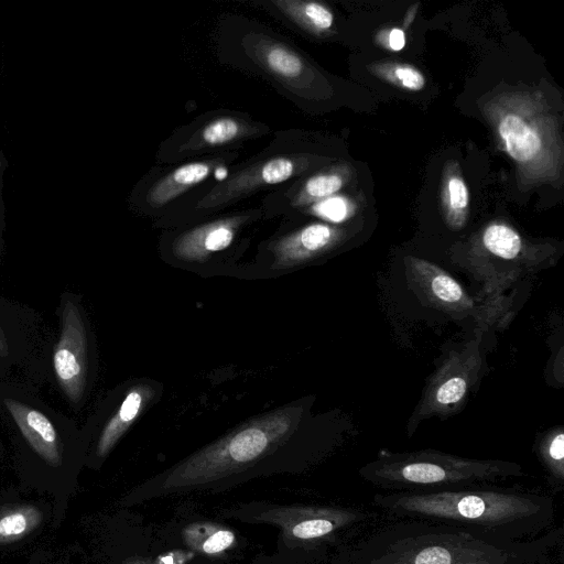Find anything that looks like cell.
I'll use <instances>...</instances> for the list:
<instances>
[{
    "label": "cell",
    "mask_w": 564,
    "mask_h": 564,
    "mask_svg": "<svg viewBox=\"0 0 564 564\" xmlns=\"http://www.w3.org/2000/svg\"><path fill=\"white\" fill-rule=\"evenodd\" d=\"M259 48L260 62L279 79L291 82L303 74V59L288 46L267 41L261 43Z\"/></svg>",
    "instance_id": "obj_16"
},
{
    "label": "cell",
    "mask_w": 564,
    "mask_h": 564,
    "mask_svg": "<svg viewBox=\"0 0 564 564\" xmlns=\"http://www.w3.org/2000/svg\"><path fill=\"white\" fill-rule=\"evenodd\" d=\"M2 451H3V446H2V442L0 440V456L2 455Z\"/></svg>",
    "instance_id": "obj_29"
},
{
    "label": "cell",
    "mask_w": 564,
    "mask_h": 564,
    "mask_svg": "<svg viewBox=\"0 0 564 564\" xmlns=\"http://www.w3.org/2000/svg\"><path fill=\"white\" fill-rule=\"evenodd\" d=\"M247 217L231 216L199 225L178 235L172 242V259L182 264H204L227 250Z\"/></svg>",
    "instance_id": "obj_10"
},
{
    "label": "cell",
    "mask_w": 564,
    "mask_h": 564,
    "mask_svg": "<svg viewBox=\"0 0 564 564\" xmlns=\"http://www.w3.org/2000/svg\"><path fill=\"white\" fill-rule=\"evenodd\" d=\"M53 336L36 311L0 294V379L46 381Z\"/></svg>",
    "instance_id": "obj_7"
},
{
    "label": "cell",
    "mask_w": 564,
    "mask_h": 564,
    "mask_svg": "<svg viewBox=\"0 0 564 564\" xmlns=\"http://www.w3.org/2000/svg\"><path fill=\"white\" fill-rule=\"evenodd\" d=\"M9 166V162L0 149V261L2 259L4 252V230H6V210L2 198V188H3V174L7 167Z\"/></svg>",
    "instance_id": "obj_27"
},
{
    "label": "cell",
    "mask_w": 564,
    "mask_h": 564,
    "mask_svg": "<svg viewBox=\"0 0 564 564\" xmlns=\"http://www.w3.org/2000/svg\"><path fill=\"white\" fill-rule=\"evenodd\" d=\"M467 390V382L463 377L455 376L441 384L435 393L438 405H449L459 402Z\"/></svg>",
    "instance_id": "obj_22"
},
{
    "label": "cell",
    "mask_w": 564,
    "mask_h": 564,
    "mask_svg": "<svg viewBox=\"0 0 564 564\" xmlns=\"http://www.w3.org/2000/svg\"><path fill=\"white\" fill-rule=\"evenodd\" d=\"M482 241L492 254L506 260L514 259L521 250L520 236L505 225L489 226L484 232Z\"/></svg>",
    "instance_id": "obj_20"
},
{
    "label": "cell",
    "mask_w": 564,
    "mask_h": 564,
    "mask_svg": "<svg viewBox=\"0 0 564 564\" xmlns=\"http://www.w3.org/2000/svg\"><path fill=\"white\" fill-rule=\"evenodd\" d=\"M235 541V534L229 530H217L203 543L200 549L207 554H217L228 549Z\"/></svg>",
    "instance_id": "obj_23"
},
{
    "label": "cell",
    "mask_w": 564,
    "mask_h": 564,
    "mask_svg": "<svg viewBox=\"0 0 564 564\" xmlns=\"http://www.w3.org/2000/svg\"><path fill=\"white\" fill-rule=\"evenodd\" d=\"M302 414L301 405L289 403L246 421L174 468L165 484H203L250 467L291 442Z\"/></svg>",
    "instance_id": "obj_4"
},
{
    "label": "cell",
    "mask_w": 564,
    "mask_h": 564,
    "mask_svg": "<svg viewBox=\"0 0 564 564\" xmlns=\"http://www.w3.org/2000/svg\"><path fill=\"white\" fill-rule=\"evenodd\" d=\"M360 477L386 492L496 485L524 475L519 464L464 458L434 451L387 454L359 469Z\"/></svg>",
    "instance_id": "obj_5"
},
{
    "label": "cell",
    "mask_w": 564,
    "mask_h": 564,
    "mask_svg": "<svg viewBox=\"0 0 564 564\" xmlns=\"http://www.w3.org/2000/svg\"><path fill=\"white\" fill-rule=\"evenodd\" d=\"M343 546L335 564H556L563 530L511 541L460 527L395 519Z\"/></svg>",
    "instance_id": "obj_1"
},
{
    "label": "cell",
    "mask_w": 564,
    "mask_h": 564,
    "mask_svg": "<svg viewBox=\"0 0 564 564\" xmlns=\"http://www.w3.org/2000/svg\"><path fill=\"white\" fill-rule=\"evenodd\" d=\"M447 192L449 204L454 209H464L468 205V191L460 177L453 176L448 180Z\"/></svg>",
    "instance_id": "obj_26"
},
{
    "label": "cell",
    "mask_w": 564,
    "mask_h": 564,
    "mask_svg": "<svg viewBox=\"0 0 564 564\" xmlns=\"http://www.w3.org/2000/svg\"><path fill=\"white\" fill-rule=\"evenodd\" d=\"M221 159H210L184 164L160 178L148 192V203L153 207H161L177 197L189 187L207 178Z\"/></svg>",
    "instance_id": "obj_12"
},
{
    "label": "cell",
    "mask_w": 564,
    "mask_h": 564,
    "mask_svg": "<svg viewBox=\"0 0 564 564\" xmlns=\"http://www.w3.org/2000/svg\"><path fill=\"white\" fill-rule=\"evenodd\" d=\"M395 79L409 90H420L425 85L424 76L410 66H399L393 70Z\"/></svg>",
    "instance_id": "obj_25"
},
{
    "label": "cell",
    "mask_w": 564,
    "mask_h": 564,
    "mask_svg": "<svg viewBox=\"0 0 564 564\" xmlns=\"http://www.w3.org/2000/svg\"><path fill=\"white\" fill-rule=\"evenodd\" d=\"M498 130L507 152L520 163L533 160L542 148L538 130L518 113L505 115Z\"/></svg>",
    "instance_id": "obj_13"
},
{
    "label": "cell",
    "mask_w": 564,
    "mask_h": 564,
    "mask_svg": "<svg viewBox=\"0 0 564 564\" xmlns=\"http://www.w3.org/2000/svg\"><path fill=\"white\" fill-rule=\"evenodd\" d=\"M288 17L295 19L296 22L305 26L318 30L329 29L333 24L332 12L317 2L301 1H278L274 2Z\"/></svg>",
    "instance_id": "obj_18"
},
{
    "label": "cell",
    "mask_w": 564,
    "mask_h": 564,
    "mask_svg": "<svg viewBox=\"0 0 564 564\" xmlns=\"http://www.w3.org/2000/svg\"><path fill=\"white\" fill-rule=\"evenodd\" d=\"M315 210L322 217L332 221H340L346 217L347 207L339 197L328 198L316 205Z\"/></svg>",
    "instance_id": "obj_24"
},
{
    "label": "cell",
    "mask_w": 564,
    "mask_h": 564,
    "mask_svg": "<svg viewBox=\"0 0 564 564\" xmlns=\"http://www.w3.org/2000/svg\"><path fill=\"white\" fill-rule=\"evenodd\" d=\"M336 232L325 224H311L274 240L269 246L271 271L295 268L321 252L335 240Z\"/></svg>",
    "instance_id": "obj_11"
},
{
    "label": "cell",
    "mask_w": 564,
    "mask_h": 564,
    "mask_svg": "<svg viewBox=\"0 0 564 564\" xmlns=\"http://www.w3.org/2000/svg\"><path fill=\"white\" fill-rule=\"evenodd\" d=\"M304 159L301 155L285 154L258 161L213 187L198 202L197 208L214 209L263 186L283 183L303 170Z\"/></svg>",
    "instance_id": "obj_9"
},
{
    "label": "cell",
    "mask_w": 564,
    "mask_h": 564,
    "mask_svg": "<svg viewBox=\"0 0 564 564\" xmlns=\"http://www.w3.org/2000/svg\"><path fill=\"white\" fill-rule=\"evenodd\" d=\"M156 392L154 383L145 380L123 383L109 391L80 429L84 449L90 447L95 459H104L154 401Z\"/></svg>",
    "instance_id": "obj_8"
},
{
    "label": "cell",
    "mask_w": 564,
    "mask_h": 564,
    "mask_svg": "<svg viewBox=\"0 0 564 564\" xmlns=\"http://www.w3.org/2000/svg\"><path fill=\"white\" fill-rule=\"evenodd\" d=\"M417 268L426 278V284L437 300L452 304L466 303L464 290L451 275L425 261H421Z\"/></svg>",
    "instance_id": "obj_17"
},
{
    "label": "cell",
    "mask_w": 564,
    "mask_h": 564,
    "mask_svg": "<svg viewBox=\"0 0 564 564\" xmlns=\"http://www.w3.org/2000/svg\"><path fill=\"white\" fill-rule=\"evenodd\" d=\"M252 126L236 117H219L205 124L185 145L188 150H204L240 140L252 133Z\"/></svg>",
    "instance_id": "obj_14"
},
{
    "label": "cell",
    "mask_w": 564,
    "mask_h": 564,
    "mask_svg": "<svg viewBox=\"0 0 564 564\" xmlns=\"http://www.w3.org/2000/svg\"><path fill=\"white\" fill-rule=\"evenodd\" d=\"M343 186V180L335 173H323L310 177L297 192L290 197L289 205L302 206L310 202L327 197Z\"/></svg>",
    "instance_id": "obj_19"
},
{
    "label": "cell",
    "mask_w": 564,
    "mask_h": 564,
    "mask_svg": "<svg viewBox=\"0 0 564 564\" xmlns=\"http://www.w3.org/2000/svg\"><path fill=\"white\" fill-rule=\"evenodd\" d=\"M547 481L553 494L562 492L564 487V434L556 433L542 449Z\"/></svg>",
    "instance_id": "obj_21"
},
{
    "label": "cell",
    "mask_w": 564,
    "mask_h": 564,
    "mask_svg": "<svg viewBox=\"0 0 564 564\" xmlns=\"http://www.w3.org/2000/svg\"><path fill=\"white\" fill-rule=\"evenodd\" d=\"M405 36L400 29H392L389 34V45L393 51H400L404 47Z\"/></svg>",
    "instance_id": "obj_28"
},
{
    "label": "cell",
    "mask_w": 564,
    "mask_h": 564,
    "mask_svg": "<svg viewBox=\"0 0 564 564\" xmlns=\"http://www.w3.org/2000/svg\"><path fill=\"white\" fill-rule=\"evenodd\" d=\"M373 505L394 519L444 523L511 541L545 533L556 511L551 495L497 485L378 492Z\"/></svg>",
    "instance_id": "obj_2"
},
{
    "label": "cell",
    "mask_w": 564,
    "mask_h": 564,
    "mask_svg": "<svg viewBox=\"0 0 564 564\" xmlns=\"http://www.w3.org/2000/svg\"><path fill=\"white\" fill-rule=\"evenodd\" d=\"M43 520L42 511L33 505H14L0 509V544L23 539Z\"/></svg>",
    "instance_id": "obj_15"
},
{
    "label": "cell",
    "mask_w": 564,
    "mask_h": 564,
    "mask_svg": "<svg viewBox=\"0 0 564 564\" xmlns=\"http://www.w3.org/2000/svg\"><path fill=\"white\" fill-rule=\"evenodd\" d=\"M55 314L58 329L47 352V380L69 409L78 413L89 400L97 379L96 337L79 294L61 293Z\"/></svg>",
    "instance_id": "obj_6"
},
{
    "label": "cell",
    "mask_w": 564,
    "mask_h": 564,
    "mask_svg": "<svg viewBox=\"0 0 564 564\" xmlns=\"http://www.w3.org/2000/svg\"><path fill=\"white\" fill-rule=\"evenodd\" d=\"M0 423L23 462L61 469L75 463L84 451L76 422L24 380L0 379Z\"/></svg>",
    "instance_id": "obj_3"
}]
</instances>
